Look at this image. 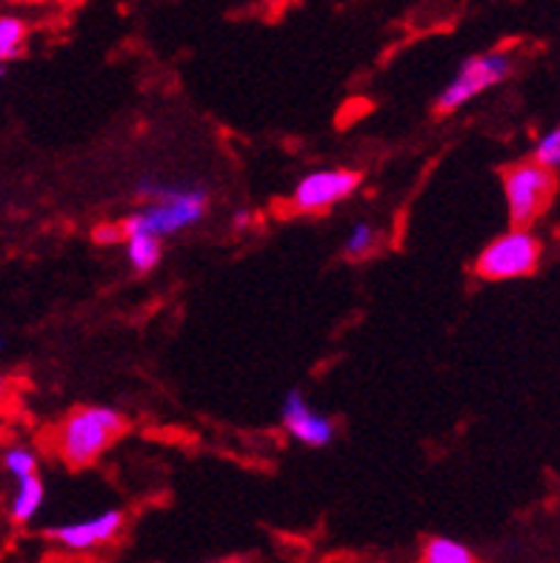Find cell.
I'll list each match as a JSON object with an SVG mask.
<instances>
[{"instance_id":"1","label":"cell","mask_w":560,"mask_h":563,"mask_svg":"<svg viewBox=\"0 0 560 563\" xmlns=\"http://www.w3.org/2000/svg\"><path fill=\"white\" fill-rule=\"evenodd\" d=\"M135 195L141 200V207L132 209L118 223L123 238L146 232V235H155L164 241V238L178 235L184 229L198 227L206 212H209V192L200 184L146 178L138 184Z\"/></svg>"},{"instance_id":"2","label":"cell","mask_w":560,"mask_h":563,"mask_svg":"<svg viewBox=\"0 0 560 563\" xmlns=\"http://www.w3.org/2000/svg\"><path fill=\"white\" fill-rule=\"evenodd\" d=\"M127 418L112 407L72 409L57 429V455L69 470H86L98 464L100 455L127 432Z\"/></svg>"},{"instance_id":"3","label":"cell","mask_w":560,"mask_h":563,"mask_svg":"<svg viewBox=\"0 0 560 563\" xmlns=\"http://www.w3.org/2000/svg\"><path fill=\"white\" fill-rule=\"evenodd\" d=\"M543 261V243L532 229L512 227L504 235L492 238L475 261V275L490 284L518 280L535 275Z\"/></svg>"},{"instance_id":"4","label":"cell","mask_w":560,"mask_h":563,"mask_svg":"<svg viewBox=\"0 0 560 563\" xmlns=\"http://www.w3.org/2000/svg\"><path fill=\"white\" fill-rule=\"evenodd\" d=\"M554 189H558L554 172L540 169L532 161L512 164L509 169H504V198L512 227L532 229L552 207Z\"/></svg>"},{"instance_id":"5","label":"cell","mask_w":560,"mask_h":563,"mask_svg":"<svg viewBox=\"0 0 560 563\" xmlns=\"http://www.w3.org/2000/svg\"><path fill=\"white\" fill-rule=\"evenodd\" d=\"M512 75V57L509 52L495 49L483 52V55L466 57L458 69L449 86L435 100V112L438 114H452L463 109L466 103L477 98V95L490 92L495 86L504 84Z\"/></svg>"},{"instance_id":"6","label":"cell","mask_w":560,"mask_h":563,"mask_svg":"<svg viewBox=\"0 0 560 563\" xmlns=\"http://www.w3.org/2000/svg\"><path fill=\"white\" fill-rule=\"evenodd\" d=\"M363 175L358 169L334 166V169L309 172L295 184L292 192V209L300 214H320L349 200L361 189Z\"/></svg>"},{"instance_id":"7","label":"cell","mask_w":560,"mask_h":563,"mask_svg":"<svg viewBox=\"0 0 560 563\" xmlns=\"http://www.w3.org/2000/svg\"><path fill=\"white\" fill-rule=\"evenodd\" d=\"M123 523H127L123 509H103V512L84 518V521H66L61 527H52L46 538L66 552H92L118 541Z\"/></svg>"},{"instance_id":"8","label":"cell","mask_w":560,"mask_h":563,"mask_svg":"<svg viewBox=\"0 0 560 563\" xmlns=\"http://www.w3.org/2000/svg\"><path fill=\"white\" fill-rule=\"evenodd\" d=\"M281 423L292 441L304 443L309 450H323L338 438V423L332 415L318 412L300 389L286 393L284 407H281Z\"/></svg>"},{"instance_id":"9","label":"cell","mask_w":560,"mask_h":563,"mask_svg":"<svg viewBox=\"0 0 560 563\" xmlns=\"http://www.w3.org/2000/svg\"><path fill=\"white\" fill-rule=\"evenodd\" d=\"M43 500H46V486H43L41 472L37 475H29V478L14 481V493L9 500V518L14 523H29L35 521L37 512L43 509Z\"/></svg>"},{"instance_id":"10","label":"cell","mask_w":560,"mask_h":563,"mask_svg":"<svg viewBox=\"0 0 560 563\" xmlns=\"http://www.w3.org/2000/svg\"><path fill=\"white\" fill-rule=\"evenodd\" d=\"M127 241V257L129 266L138 272V275H150L161 266L164 261V241L155 235H146V232H138V235L123 238Z\"/></svg>"},{"instance_id":"11","label":"cell","mask_w":560,"mask_h":563,"mask_svg":"<svg viewBox=\"0 0 560 563\" xmlns=\"http://www.w3.org/2000/svg\"><path fill=\"white\" fill-rule=\"evenodd\" d=\"M420 563H477V555L469 550L466 543L454 541V538L435 536L424 543Z\"/></svg>"},{"instance_id":"12","label":"cell","mask_w":560,"mask_h":563,"mask_svg":"<svg viewBox=\"0 0 560 563\" xmlns=\"http://www.w3.org/2000/svg\"><path fill=\"white\" fill-rule=\"evenodd\" d=\"M383 241V232L370 221H358L355 227L349 229L347 243H343V252H347L352 261H363V257L375 255L377 246Z\"/></svg>"},{"instance_id":"13","label":"cell","mask_w":560,"mask_h":563,"mask_svg":"<svg viewBox=\"0 0 560 563\" xmlns=\"http://www.w3.org/2000/svg\"><path fill=\"white\" fill-rule=\"evenodd\" d=\"M29 29L21 18L3 14L0 18V64H9L14 57H21L26 49Z\"/></svg>"},{"instance_id":"14","label":"cell","mask_w":560,"mask_h":563,"mask_svg":"<svg viewBox=\"0 0 560 563\" xmlns=\"http://www.w3.org/2000/svg\"><path fill=\"white\" fill-rule=\"evenodd\" d=\"M0 464H3V470H7L9 478L21 481V478H29V475H37V466H41V461H37L35 450H29V446L14 443V446H7V450H3V455H0Z\"/></svg>"},{"instance_id":"15","label":"cell","mask_w":560,"mask_h":563,"mask_svg":"<svg viewBox=\"0 0 560 563\" xmlns=\"http://www.w3.org/2000/svg\"><path fill=\"white\" fill-rule=\"evenodd\" d=\"M532 164H538L540 169L554 172L560 166V129H549L547 135L538 137L532 152Z\"/></svg>"},{"instance_id":"16","label":"cell","mask_w":560,"mask_h":563,"mask_svg":"<svg viewBox=\"0 0 560 563\" xmlns=\"http://www.w3.org/2000/svg\"><path fill=\"white\" fill-rule=\"evenodd\" d=\"M95 241L98 243H114V241H121V227H118V223H112V227H100V229H95Z\"/></svg>"},{"instance_id":"17","label":"cell","mask_w":560,"mask_h":563,"mask_svg":"<svg viewBox=\"0 0 560 563\" xmlns=\"http://www.w3.org/2000/svg\"><path fill=\"white\" fill-rule=\"evenodd\" d=\"M252 223H255V214L246 212V209H241V212L234 214L232 227H234V232H246V229L252 227Z\"/></svg>"},{"instance_id":"18","label":"cell","mask_w":560,"mask_h":563,"mask_svg":"<svg viewBox=\"0 0 560 563\" xmlns=\"http://www.w3.org/2000/svg\"><path fill=\"white\" fill-rule=\"evenodd\" d=\"M7 400H9V380L0 375V407H3Z\"/></svg>"},{"instance_id":"19","label":"cell","mask_w":560,"mask_h":563,"mask_svg":"<svg viewBox=\"0 0 560 563\" xmlns=\"http://www.w3.org/2000/svg\"><path fill=\"white\" fill-rule=\"evenodd\" d=\"M3 69H7V64H0V78H3Z\"/></svg>"},{"instance_id":"20","label":"cell","mask_w":560,"mask_h":563,"mask_svg":"<svg viewBox=\"0 0 560 563\" xmlns=\"http://www.w3.org/2000/svg\"><path fill=\"white\" fill-rule=\"evenodd\" d=\"M0 350H3V338H0Z\"/></svg>"},{"instance_id":"21","label":"cell","mask_w":560,"mask_h":563,"mask_svg":"<svg viewBox=\"0 0 560 563\" xmlns=\"http://www.w3.org/2000/svg\"><path fill=\"white\" fill-rule=\"evenodd\" d=\"M220 563H234V561H220Z\"/></svg>"}]
</instances>
